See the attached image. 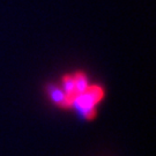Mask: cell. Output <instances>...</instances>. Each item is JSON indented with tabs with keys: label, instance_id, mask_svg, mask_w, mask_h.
<instances>
[{
	"label": "cell",
	"instance_id": "cell-1",
	"mask_svg": "<svg viewBox=\"0 0 156 156\" xmlns=\"http://www.w3.org/2000/svg\"><path fill=\"white\" fill-rule=\"evenodd\" d=\"M103 97V90L101 87L93 86L84 90L82 94H79L74 97L72 105L73 106H95Z\"/></svg>",
	"mask_w": 156,
	"mask_h": 156
},
{
	"label": "cell",
	"instance_id": "cell-2",
	"mask_svg": "<svg viewBox=\"0 0 156 156\" xmlns=\"http://www.w3.org/2000/svg\"><path fill=\"white\" fill-rule=\"evenodd\" d=\"M48 93L50 95L51 100L55 103H57L60 106H71L72 105V100L67 97V95L65 94V91L60 89L59 87L50 84L48 86Z\"/></svg>",
	"mask_w": 156,
	"mask_h": 156
},
{
	"label": "cell",
	"instance_id": "cell-3",
	"mask_svg": "<svg viewBox=\"0 0 156 156\" xmlns=\"http://www.w3.org/2000/svg\"><path fill=\"white\" fill-rule=\"evenodd\" d=\"M73 80H74V88H75V94L76 95L82 94L84 90L88 88V80L83 73H75L73 75Z\"/></svg>",
	"mask_w": 156,
	"mask_h": 156
},
{
	"label": "cell",
	"instance_id": "cell-4",
	"mask_svg": "<svg viewBox=\"0 0 156 156\" xmlns=\"http://www.w3.org/2000/svg\"><path fill=\"white\" fill-rule=\"evenodd\" d=\"M62 86H64V91H65V94L67 95L68 98L72 100V103H73L74 97L76 96V94H75V88H74L73 75H66V76H64V78H62Z\"/></svg>",
	"mask_w": 156,
	"mask_h": 156
},
{
	"label": "cell",
	"instance_id": "cell-5",
	"mask_svg": "<svg viewBox=\"0 0 156 156\" xmlns=\"http://www.w3.org/2000/svg\"><path fill=\"white\" fill-rule=\"evenodd\" d=\"M78 112L80 113V116L84 119H91V118L95 117L96 115V109L95 106H76L75 108Z\"/></svg>",
	"mask_w": 156,
	"mask_h": 156
}]
</instances>
